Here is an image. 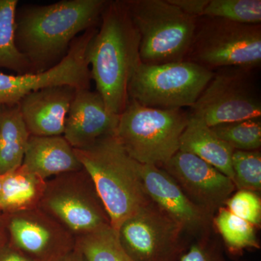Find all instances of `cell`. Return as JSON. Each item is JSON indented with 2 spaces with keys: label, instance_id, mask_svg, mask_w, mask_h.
<instances>
[{
  "label": "cell",
  "instance_id": "1",
  "mask_svg": "<svg viewBox=\"0 0 261 261\" xmlns=\"http://www.w3.org/2000/svg\"><path fill=\"white\" fill-rule=\"evenodd\" d=\"M107 0H63L17 9L15 44L34 73L60 63L80 33L95 28Z\"/></svg>",
  "mask_w": 261,
  "mask_h": 261
},
{
  "label": "cell",
  "instance_id": "2",
  "mask_svg": "<svg viewBox=\"0 0 261 261\" xmlns=\"http://www.w3.org/2000/svg\"><path fill=\"white\" fill-rule=\"evenodd\" d=\"M99 24L87 49L91 76L108 111L121 115L128 102V84L141 63L140 34L125 0L108 1Z\"/></svg>",
  "mask_w": 261,
  "mask_h": 261
},
{
  "label": "cell",
  "instance_id": "3",
  "mask_svg": "<svg viewBox=\"0 0 261 261\" xmlns=\"http://www.w3.org/2000/svg\"><path fill=\"white\" fill-rule=\"evenodd\" d=\"M88 173L116 231L121 224L149 200L142 184L140 163L117 140L106 136L82 149H74Z\"/></svg>",
  "mask_w": 261,
  "mask_h": 261
},
{
  "label": "cell",
  "instance_id": "4",
  "mask_svg": "<svg viewBox=\"0 0 261 261\" xmlns=\"http://www.w3.org/2000/svg\"><path fill=\"white\" fill-rule=\"evenodd\" d=\"M189 118L183 109L147 108L128 99L115 136L137 162L161 167L179 150Z\"/></svg>",
  "mask_w": 261,
  "mask_h": 261
},
{
  "label": "cell",
  "instance_id": "5",
  "mask_svg": "<svg viewBox=\"0 0 261 261\" xmlns=\"http://www.w3.org/2000/svg\"><path fill=\"white\" fill-rule=\"evenodd\" d=\"M140 37L142 63L159 65L186 61L197 19L168 0H125Z\"/></svg>",
  "mask_w": 261,
  "mask_h": 261
},
{
  "label": "cell",
  "instance_id": "6",
  "mask_svg": "<svg viewBox=\"0 0 261 261\" xmlns=\"http://www.w3.org/2000/svg\"><path fill=\"white\" fill-rule=\"evenodd\" d=\"M214 72L188 61L159 65L142 62L130 79L128 99L158 109L192 108Z\"/></svg>",
  "mask_w": 261,
  "mask_h": 261
},
{
  "label": "cell",
  "instance_id": "7",
  "mask_svg": "<svg viewBox=\"0 0 261 261\" xmlns=\"http://www.w3.org/2000/svg\"><path fill=\"white\" fill-rule=\"evenodd\" d=\"M186 61L211 70L233 66L258 68L261 25L200 17L197 19L195 37Z\"/></svg>",
  "mask_w": 261,
  "mask_h": 261
},
{
  "label": "cell",
  "instance_id": "8",
  "mask_svg": "<svg viewBox=\"0 0 261 261\" xmlns=\"http://www.w3.org/2000/svg\"><path fill=\"white\" fill-rule=\"evenodd\" d=\"M39 207L75 238L111 225L93 181L83 168L47 180Z\"/></svg>",
  "mask_w": 261,
  "mask_h": 261
},
{
  "label": "cell",
  "instance_id": "9",
  "mask_svg": "<svg viewBox=\"0 0 261 261\" xmlns=\"http://www.w3.org/2000/svg\"><path fill=\"white\" fill-rule=\"evenodd\" d=\"M253 70L234 66L218 69L190 108V116L200 118L209 126L261 118L260 91Z\"/></svg>",
  "mask_w": 261,
  "mask_h": 261
},
{
  "label": "cell",
  "instance_id": "10",
  "mask_svg": "<svg viewBox=\"0 0 261 261\" xmlns=\"http://www.w3.org/2000/svg\"><path fill=\"white\" fill-rule=\"evenodd\" d=\"M185 230L149 200L117 231L121 246L135 261H179L187 251Z\"/></svg>",
  "mask_w": 261,
  "mask_h": 261
},
{
  "label": "cell",
  "instance_id": "11",
  "mask_svg": "<svg viewBox=\"0 0 261 261\" xmlns=\"http://www.w3.org/2000/svg\"><path fill=\"white\" fill-rule=\"evenodd\" d=\"M9 243L33 261H56L75 247V238L40 207L4 214Z\"/></svg>",
  "mask_w": 261,
  "mask_h": 261
},
{
  "label": "cell",
  "instance_id": "12",
  "mask_svg": "<svg viewBox=\"0 0 261 261\" xmlns=\"http://www.w3.org/2000/svg\"><path fill=\"white\" fill-rule=\"evenodd\" d=\"M187 197L214 215L234 192L231 178L194 154L178 150L161 166Z\"/></svg>",
  "mask_w": 261,
  "mask_h": 261
},
{
  "label": "cell",
  "instance_id": "13",
  "mask_svg": "<svg viewBox=\"0 0 261 261\" xmlns=\"http://www.w3.org/2000/svg\"><path fill=\"white\" fill-rule=\"evenodd\" d=\"M142 184L149 200L179 224L185 232L206 233L214 215L196 205L162 168L140 163Z\"/></svg>",
  "mask_w": 261,
  "mask_h": 261
},
{
  "label": "cell",
  "instance_id": "14",
  "mask_svg": "<svg viewBox=\"0 0 261 261\" xmlns=\"http://www.w3.org/2000/svg\"><path fill=\"white\" fill-rule=\"evenodd\" d=\"M119 118L108 111L97 91L76 89L63 136L73 148H84L101 137L116 135Z\"/></svg>",
  "mask_w": 261,
  "mask_h": 261
},
{
  "label": "cell",
  "instance_id": "15",
  "mask_svg": "<svg viewBox=\"0 0 261 261\" xmlns=\"http://www.w3.org/2000/svg\"><path fill=\"white\" fill-rule=\"evenodd\" d=\"M76 89L51 86L27 94L18 103L29 135L63 136L65 120Z\"/></svg>",
  "mask_w": 261,
  "mask_h": 261
},
{
  "label": "cell",
  "instance_id": "16",
  "mask_svg": "<svg viewBox=\"0 0 261 261\" xmlns=\"http://www.w3.org/2000/svg\"><path fill=\"white\" fill-rule=\"evenodd\" d=\"M22 165L45 181L83 168L63 136L30 135Z\"/></svg>",
  "mask_w": 261,
  "mask_h": 261
},
{
  "label": "cell",
  "instance_id": "17",
  "mask_svg": "<svg viewBox=\"0 0 261 261\" xmlns=\"http://www.w3.org/2000/svg\"><path fill=\"white\" fill-rule=\"evenodd\" d=\"M179 151L197 156L233 181L232 154L234 149L221 140L200 118L190 115L188 123L180 137Z\"/></svg>",
  "mask_w": 261,
  "mask_h": 261
},
{
  "label": "cell",
  "instance_id": "18",
  "mask_svg": "<svg viewBox=\"0 0 261 261\" xmlns=\"http://www.w3.org/2000/svg\"><path fill=\"white\" fill-rule=\"evenodd\" d=\"M45 187V180L23 165L0 175V211L11 214L38 208Z\"/></svg>",
  "mask_w": 261,
  "mask_h": 261
},
{
  "label": "cell",
  "instance_id": "19",
  "mask_svg": "<svg viewBox=\"0 0 261 261\" xmlns=\"http://www.w3.org/2000/svg\"><path fill=\"white\" fill-rule=\"evenodd\" d=\"M73 75L64 61L50 69L27 75H8L0 73V106L18 104L27 94L51 86L70 85Z\"/></svg>",
  "mask_w": 261,
  "mask_h": 261
},
{
  "label": "cell",
  "instance_id": "20",
  "mask_svg": "<svg viewBox=\"0 0 261 261\" xmlns=\"http://www.w3.org/2000/svg\"><path fill=\"white\" fill-rule=\"evenodd\" d=\"M29 137L18 104L0 106V175L21 166Z\"/></svg>",
  "mask_w": 261,
  "mask_h": 261
},
{
  "label": "cell",
  "instance_id": "21",
  "mask_svg": "<svg viewBox=\"0 0 261 261\" xmlns=\"http://www.w3.org/2000/svg\"><path fill=\"white\" fill-rule=\"evenodd\" d=\"M18 0H0V68L18 75L35 74L27 57L15 44V15Z\"/></svg>",
  "mask_w": 261,
  "mask_h": 261
},
{
  "label": "cell",
  "instance_id": "22",
  "mask_svg": "<svg viewBox=\"0 0 261 261\" xmlns=\"http://www.w3.org/2000/svg\"><path fill=\"white\" fill-rule=\"evenodd\" d=\"M75 247L87 261H135L121 246L111 225L77 237Z\"/></svg>",
  "mask_w": 261,
  "mask_h": 261
},
{
  "label": "cell",
  "instance_id": "23",
  "mask_svg": "<svg viewBox=\"0 0 261 261\" xmlns=\"http://www.w3.org/2000/svg\"><path fill=\"white\" fill-rule=\"evenodd\" d=\"M213 222L231 253H240L249 248H260L256 227L235 216L226 207H220Z\"/></svg>",
  "mask_w": 261,
  "mask_h": 261
},
{
  "label": "cell",
  "instance_id": "24",
  "mask_svg": "<svg viewBox=\"0 0 261 261\" xmlns=\"http://www.w3.org/2000/svg\"><path fill=\"white\" fill-rule=\"evenodd\" d=\"M210 127L234 150L255 151L260 148L261 118L228 122Z\"/></svg>",
  "mask_w": 261,
  "mask_h": 261
},
{
  "label": "cell",
  "instance_id": "25",
  "mask_svg": "<svg viewBox=\"0 0 261 261\" xmlns=\"http://www.w3.org/2000/svg\"><path fill=\"white\" fill-rule=\"evenodd\" d=\"M203 16L225 19L250 25H260V0H209Z\"/></svg>",
  "mask_w": 261,
  "mask_h": 261
},
{
  "label": "cell",
  "instance_id": "26",
  "mask_svg": "<svg viewBox=\"0 0 261 261\" xmlns=\"http://www.w3.org/2000/svg\"><path fill=\"white\" fill-rule=\"evenodd\" d=\"M233 182L239 190H261V154L259 150L233 151Z\"/></svg>",
  "mask_w": 261,
  "mask_h": 261
},
{
  "label": "cell",
  "instance_id": "27",
  "mask_svg": "<svg viewBox=\"0 0 261 261\" xmlns=\"http://www.w3.org/2000/svg\"><path fill=\"white\" fill-rule=\"evenodd\" d=\"M224 205L230 212L258 228L261 224V200L257 192L239 190Z\"/></svg>",
  "mask_w": 261,
  "mask_h": 261
},
{
  "label": "cell",
  "instance_id": "28",
  "mask_svg": "<svg viewBox=\"0 0 261 261\" xmlns=\"http://www.w3.org/2000/svg\"><path fill=\"white\" fill-rule=\"evenodd\" d=\"M179 261H226L221 250L207 238H201L183 254Z\"/></svg>",
  "mask_w": 261,
  "mask_h": 261
},
{
  "label": "cell",
  "instance_id": "29",
  "mask_svg": "<svg viewBox=\"0 0 261 261\" xmlns=\"http://www.w3.org/2000/svg\"><path fill=\"white\" fill-rule=\"evenodd\" d=\"M185 14L195 19L203 16L209 0H168Z\"/></svg>",
  "mask_w": 261,
  "mask_h": 261
},
{
  "label": "cell",
  "instance_id": "30",
  "mask_svg": "<svg viewBox=\"0 0 261 261\" xmlns=\"http://www.w3.org/2000/svg\"><path fill=\"white\" fill-rule=\"evenodd\" d=\"M0 261H33L9 243L0 247Z\"/></svg>",
  "mask_w": 261,
  "mask_h": 261
},
{
  "label": "cell",
  "instance_id": "31",
  "mask_svg": "<svg viewBox=\"0 0 261 261\" xmlns=\"http://www.w3.org/2000/svg\"><path fill=\"white\" fill-rule=\"evenodd\" d=\"M56 261H87V260L83 253L75 247L73 250L65 254Z\"/></svg>",
  "mask_w": 261,
  "mask_h": 261
},
{
  "label": "cell",
  "instance_id": "32",
  "mask_svg": "<svg viewBox=\"0 0 261 261\" xmlns=\"http://www.w3.org/2000/svg\"><path fill=\"white\" fill-rule=\"evenodd\" d=\"M9 243L5 214L0 211V247Z\"/></svg>",
  "mask_w": 261,
  "mask_h": 261
}]
</instances>
